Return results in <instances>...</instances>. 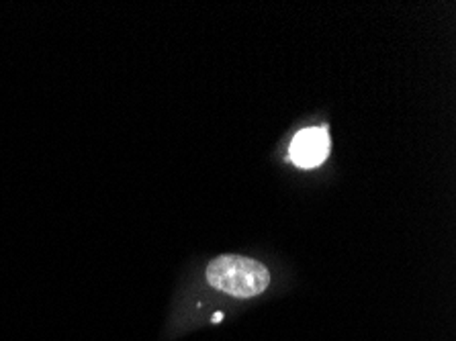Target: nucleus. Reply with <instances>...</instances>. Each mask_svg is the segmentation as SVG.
Returning <instances> with one entry per match:
<instances>
[{"mask_svg": "<svg viewBox=\"0 0 456 341\" xmlns=\"http://www.w3.org/2000/svg\"><path fill=\"white\" fill-rule=\"evenodd\" d=\"M207 282L225 295L236 298H252L262 295L271 284V272L265 264L246 256L225 254L209 262Z\"/></svg>", "mask_w": 456, "mask_h": 341, "instance_id": "obj_1", "label": "nucleus"}, {"mask_svg": "<svg viewBox=\"0 0 456 341\" xmlns=\"http://www.w3.org/2000/svg\"><path fill=\"white\" fill-rule=\"evenodd\" d=\"M330 154V137L326 129L311 127L303 129L293 137L291 158L301 168H315Z\"/></svg>", "mask_w": 456, "mask_h": 341, "instance_id": "obj_2", "label": "nucleus"}]
</instances>
